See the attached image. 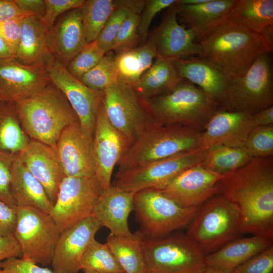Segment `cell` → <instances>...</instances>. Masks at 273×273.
<instances>
[{
  "label": "cell",
  "instance_id": "cell-1",
  "mask_svg": "<svg viewBox=\"0 0 273 273\" xmlns=\"http://www.w3.org/2000/svg\"><path fill=\"white\" fill-rule=\"evenodd\" d=\"M217 195L237 208L240 234L273 240V158H252L246 164L223 175Z\"/></svg>",
  "mask_w": 273,
  "mask_h": 273
},
{
  "label": "cell",
  "instance_id": "cell-2",
  "mask_svg": "<svg viewBox=\"0 0 273 273\" xmlns=\"http://www.w3.org/2000/svg\"><path fill=\"white\" fill-rule=\"evenodd\" d=\"M13 103L30 140L54 148L62 131L79 121L65 95L51 82L34 95Z\"/></svg>",
  "mask_w": 273,
  "mask_h": 273
},
{
  "label": "cell",
  "instance_id": "cell-3",
  "mask_svg": "<svg viewBox=\"0 0 273 273\" xmlns=\"http://www.w3.org/2000/svg\"><path fill=\"white\" fill-rule=\"evenodd\" d=\"M199 43L200 56L232 78L243 75L259 56L271 51L261 34L226 21Z\"/></svg>",
  "mask_w": 273,
  "mask_h": 273
},
{
  "label": "cell",
  "instance_id": "cell-4",
  "mask_svg": "<svg viewBox=\"0 0 273 273\" xmlns=\"http://www.w3.org/2000/svg\"><path fill=\"white\" fill-rule=\"evenodd\" d=\"M202 131L180 125L150 124L136 136L117 165V173L200 147Z\"/></svg>",
  "mask_w": 273,
  "mask_h": 273
},
{
  "label": "cell",
  "instance_id": "cell-5",
  "mask_svg": "<svg viewBox=\"0 0 273 273\" xmlns=\"http://www.w3.org/2000/svg\"><path fill=\"white\" fill-rule=\"evenodd\" d=\"M144 100L156 123L189 126L202 131L220 107L201 88L184 79L169 92Z\"/></svg>",
  "mask_w": 273,
  "mask_h": 273
},
{
  "label": "cell",
  "instance_id": "cell-6",
  "mask_svg": "<svg viewBox=\"0 0 273 273\" xmlns=\"http://www.w3.org/2000/svg\"><path fill=\"white\" fill-rule=\"evenodd\" d=\"M142 244L146 273H204L207 267L206 255L186 233L174 232L158 238L143 234Z\"/></svg>",
  "mask_w": 273,
  "mask_h": 273
},
{
  "label": "cell",
  "instance_id": "cell-7",
  "mask_svg": "<svg viewBox=\"0 0 273 273\" xmlns=\"http://www.w3.org/2000/svg\"><path fill=\"white\" fill-rule=\"evenodd\" d=\"M239 223L236 206L216 195L199 208L186 234L207 255L239 238Z\"/></svg>",
  "mask_w": 273,
  "mask_h": 273
},
{
  "label": "cell",
  "instance_id": "cell-8",
  "mask_svg": "<svg viewBox=\"0 0 273 273\" xmlns=\"http://www.w3.org/2000/svg\"><path fill=\"white\" fill-rule=\"evenodd\" d=\"M268 53L259 56L242 76L232 78L220 108L252 115L273 106V78Z\"/></svg>",
  "mask_w": 273,
  "mask_h": 273
},
{
  "label": "cell",
  "instance_id": "cell-9",
  "mask_svg": "<svg viewBox=\"0 0 273 273\" xmlns=\"http://www.w3.org/2000/svg\"><path fill=\"white\" fill-rule=\"evenodd\" d=\"M133 206L140 231L150 238L163 237L188 228L200 207H183L152 189L135 193Z\"/></svg>",
  "mask_w": 273,
  "mask_h": 273
},
{
  "label": "cell",
  "instance_id": "cell-10",
  "mask_svg": "<svg viewBox=\"0 0 273 273\" xmlns=\"http://www.w3.org/2000/svg\"><path fill=\"white\" fill-rule=\"evenodd\" d=\"M208 150L200 146L116 173L113 185L123 191L134 193L147 189L161 190L183 171L201 164L207 155Z\"/></svg>",
  "mask_w": 273,
  "mask_h": 273
},
{
  "label": "cell",
  "instance_id": "cell-11",
  "mask_svg": "<svg viewBox=\"0 0 273 273\" xmlns=\"http://www.w3.org/2000/svg\"><path fill=\"white\" fill-rule=\"evenodd\" d=\"M14 236L22 256L41 265L51 263L60 232L50 214L32 207H17Z\"/></svg>",
  "mask_w": 273,
  "mask_h": 273
},
{
  "label": "cell",
  "instance_id": "cell-12",
  "mask_svg": "<svg viewBox=\"0 0 273 273\" xmlns=\"http://www.w3.org/2000/svg\"><path fill=\"white\" fill-rule=\"evenodd\" d=\"M103 103L110 122L130 146L140 132L155 122L144 100L120 77L103 91Z\"/></svg>",
  "mask_w": 273,
  "mask_h": 273
},
{
  "label": "cell",
  "instance_id": "cell-13",
  "mask_svg": "<svg viewBox=\"0 0 273 273\" xmlns=\"http://www.w3.org/2000/svg\"><path fill=\"white\" fill-rule=\"evenodd\" d=\"M103 189L96 175L65 177L62 181L50 216L60 233L91 216Z\"/></svg>",
  "mask_w": 273,
  "mask_h": 273
},
{
  "label": "cell",
  "instance_id": "cell-14",
  "mask_svg": "<svg viewBox=\"0 0 273 273\" xmlns=\"http://www.w3.org/2000/svg\"><path fill=\"white\" fill-rule=\"evenodd\" d=\"M44 67L51 83L65 95L81 127L94 135L103 91L94 90L85 86L71 75L66 67L55 58Z\"/></svg>",
  "mask_w": 273,
  "mask_h": 273
},
{
  "label": "cell",
  "instance_id": "cell-15",
  "mask_svg": "<svg viewBox=\"0 0 273 273\" xmlns=\"http://www.w3.org/2000/svg\"><path fill=\"white\" fill-rule=\"evenodd\" d=\"M93 146L94 135L84 130L79 121L62 131L55 149L65 177L96 175Z\"/></svg>",
  "mask_w": 273,
  "mask_h": 273
},
{
  "label": "cell",
  "instance_id": "cell-16",
  "mask_svg": "<svg viewBox=\"0 0 273 273\" xmlns=\"http://www.w3.org/2000/svg\"><path fill=\"white\" fill-rule=\"evenodd\" d=\"M129 146L127 140L108 120L102 100L96 117L93 149L96 176L103 191L111 186L114 167Z\"/></svg>",
  "mask_w": 273,
  "mask_h": 273
},
{
  "label": "cell",
  "instance_id": "cell-17",
  "mask_svg": "<svg viewBox=\"0 0 273 273\" xmlns=\"http://www.w3.org/2000/svg\"><path fill=\"white\" fill-rule=\"evenodd\" d=\"M222 176L199 164L183 171L158 191L183 207H200L217 195L216 184Z\"/></svg>",
  "mask_w": 273,
  "mask_h": 273
},
{
  "label": "cell",
  "instance_id": "cell-18",
  "mask_svg": "<svg viewBox=\"0 0 273 273\" xmlns=\"http://www.w3.org/2000/svg\"><path fill=\"white\" fill-rule=\"evenodd\" d=\"M176 3L168 8L148 40L155 49L156 57L174 61L195 55L200 56L202 47L195 42V34L178 22Z\"/></svg>",
  "mask_w": 273,
  "mask_h": 273
},
{
  "label": "cell",
  "instance_id": "cell-19",
  "mask_svg": "<svg viewBox=\"0 0 273 273\" xmlns=\"http://www.w3.org/2000/svg\"><path fill=\"white\" fill-rule=\"evenodd\" d=\"M51 83L43 65H25L14 57L0 59V96L15 102L29 97Z\"/></svg>",
  "mask_w": 273,
  "mask_h": 273
},
{
  "label": "cell",
  "instance_id": "cell-20",
  "mask_svg": "<svg viewBox=\"0 0 273 273\" xmlns=\"http://www.w3.org/2000/svg\"><path fill=\"white\" fill-rule=\"evenodd\" d=\"M102 228L92 216L74 224L60 233L51 265L57 273H78L82 256Z\"/></svg>",
  "mask_w": 273,
  "mask_h": 273
},
{
  "label": "cell",
  "instance_id": "cell-21",
  "mask_svg": "<svg viewBox=\"0 0 273 273\" xmlns=\"http://www.w3.org/2000/svg\"><path fill=\"white\" fill-rule=\"evenodd\" d=\"M255 127L251 115L222 108L213 115L202 131L200 146L242 147Z\"/></svg>",
  "mask_w": 273,
  "mask_h": 273
},
{
  "label": "cell",
  "instance_id": "cell-22",
  "mask_svg": "<svg viewBox=\"0 0 273 273\" xmlns=\"http://www.w3.org/2000/svg\"><path fill=\"white\" fill-rule=\"evenodd\" d=\"M17 156L41 184L54 205L60 185L65 177L55 149L31 140L26 148Z\"/></svg>",
  "mask_w": 273,
  "mask_h": 273
},
{
  "label": "cell",
  "instance_id": "cell-23",
  "mask_svg": "<svg viewBox=\"0 0 273 273\" xmlns=\"http://www.w3.org/2000/svg\"><path fill=\"white\" fill-rule=\"evenodd\" d=\"M47 37L52 54L66 67L87 43L80 8L62 14Z\"/></svg>",
  "mask_w": 273,
  "mask_h": 273
},
{
  "label": "cell",
  "instance_id": "cell-24",
  "mask_svg": "<svg viewBox=\"0 0 273 273\" xmlns=\"http://www.w3.org/2000/svg\"><path fill=\"white\" fill-rule=\"evenodd\" d=\"M134 194L111 185L98 198L91 216L102 227L108 229L112 234L131 236L133 233L130 231L128 220L130 213L133 211Z\"/></svg>",
  "mask_w": 273,
  "mask_h": 273
},
{
  "label": "cell",
  "instance_id": "cell-25",
  "mask_svg": "<svg viewBox=\"0 0 273 273\" xmlns=\"http://www.w3.org/2000/svg\"><path fill=\"white\" fill-rule=\"evenodd\" d=\"M236 1L209 0L196 5L176 3L177 19L187 25L200 41L226 21Z\"/></svg>",
  "mask_w": 273,
  "mask_h": 273
},
{
  "label": "cell",
  "instance_id": "cell-26",
  "mask_svg": "<svg viewBox=\"0 0 273 273\" xmlns=\"http://www.w3.org/2000/svg\"><path fill=\"white\" fill-rule=\"evenodd\" d=\"M173 62L180 77L197 86L220 106L232 78L216 64L201 56L179 59Z\"/></svg>",
  "mask_w": 273,
  "mask_h": 273
},
{
  "label": "cell",
  "instance_id": "cell-27",
  "mask_svg": "<svg viewBox=\"0 0 273 273\" xmlns=\"http://www.w3.org/2000/svg\"><path fill=\"white\" fill-rule=\"evenodd\" d=\"M272 244V240L259 236L238 238L206 255V263L207 266L225 273H232L239 266Z\"/></svg>",
  "mask_w": 273,
  "mask_h": 273
},
{
  "label": "cell",
  "instance_id": "cell-28",
  "mask_svg": "<svg viewBox=\"0 0 273 273\" xmlns=\"http://www.w3.org/2000/svg\"><path fill=\"white\" fill-rule=\"evenodd\" d=\"M11 176L12 191L17 207H32L50 213L54 205L44 187L17 154L12 166Z\"/></svg>",
  "mask_w": 273,
  "mask_h": 273
},
{
  "label": "cell",
  "instance_id": "cell-29",
  "mask_svg": "<svg viewBox=\"0 0 273 273\" xmlns=\"http://www.w3.org/2000/svg\"><path fill=\"white\" fill-rule=\"evenodd\" d=\"M47 34L38 18L34 15L25 17L20 41L14 57L25 65L45 66L54 58L48 44Z\"/></svg>",
  "mask_w": 273,
  "mask_h": 273
},
{
  "label": "cell",
  "instance_id": "cell-30",
  "mask_svg": "<svg viewBox=\"0 0 273 273\" xmlns=\"http://www.w3.org/2000/svg\"><path fill=\"white\" fill-rule=\"evenodd\" d=\"M183 79L173 61L156 57L152 66L132 86L140 97L146 99L169 92Z\"/></svg>",
  "mask_w": 273,
  "mask_h": 273
},
{
  "label": "cell",
  "instance_id": "cell-31",
  "mask_svg": "<svg viewBox=\"0 0 273 273\" xmlns=\"http://www.w3.org/2000/svg\"><path fill=\"white\" fill-rule=\"evenodd\" d=\"M226 22L261 34L273 26V1L236 0Z\"/></svg>",
  "mask_w": 273,
  "mask_h": 273
},
{
  "label": "cell",
  "instance_id": "cell-32",
  "mask_svg": "<svg viewBox=\"0 0 273 273\" xmlns=\"http://www.w3.org/2000/svg\"><path fill=\"white\" fill-rule=\"evenodd\" d=\"M142 236L138 230L129 236L109 233L107 237L106 244L125 273H146Z\"/></svg>",
  "mask_w": 273,
  "mask_h": 273
},
{
  "label": "cell",
  "instance_id": "cell-33",
  "mask_svg": "<svg viewBox=\"0 0 273 273\" xmlns=\"http://www.w3.org/2000/svg\"><path fill=\"white\" fill-rule=\"evenodd\" d=\"M13 102L0 101V150L13 154L24 150L30 141Z\"/></svg>",
  "mask_w": 273,
  "mask_h": 273
},
{
  "label": "cell",
  "instance_id": "cell-34",
  "mask_svg": "<svg viewBox=\"0 0 273 273\" xmlns=\"http://www.w3.org/2000/svg\"><path fill=\"white\" fill-rule=\"evenodd\" d=\"M115 55L119 77L132 86L152 66L156 52L153 45L147 40L143 45Z\"/></svg>",
  "mask_w": 273,
  "mask_h": 273
},
{
  "label": "cell",
  "instance_id": "cell-35",
  "mask_svg": "<svg viewBox=\"0 0 273 273\" xmlns=\"http://www.w3.org/2000/svg\"><path fill=\"white\" fill-rule=\"evenodd\" d=\"M252 158L244 147L217 146L208 149L207 155L201 165L209 170L223 175L243 166Z\"/></svg>",
  "mask_w": 273,
  "mask_h": 273
},
{
  "label": "cell",
  "instance_id": "cell-36",
  "mask_svg": "<svg viewBox=\"0 0 273 273\" xmlns=\"http://www.w3.org/2000/svg\"><path fill=\"white\" fill-rule=\"evenodd\" d=\"M117 7L116 0H86L80 8L87 43L96 40Z\"/></svg>",
  "mask_w": 273,
  "mask_h": 273
},
{
  "label": "cell",
  "instance_id": "cell-37",
  "mask_svg": "<svg viewBox=\"0 0 273 273\" xmlns=\"http://www.w3.org/2000/svg\"><path fill=\"white\" fill-rule=\"evenodd\" d=\"M81 270L99 273H125L106 243L94 239L84 251L80 261Z\"/></svg>",
  "mask_w": 273,
  "mask_h": 273
},
{
  "label": "cell",
  "instance_id": "cell-38",
  "mask_svg": "<svg viewBox=\"0 0 273 273\" xmlns=\"http://www.w3.org/2000/svg\"><path fill=\"white\" fill-rule=\"evenodd\" d=\"M115 56L112 51L107 52L101 60L84 74L79 81L91 89L104 91L119 77Z\"/></svg>",
  "mask_w": 273,
  "mask_h": 273
},
{
  "label": "cell",
  "instance_id": "cell-39",
  "mask_svg": "<svg viewBox=\"0 0 273 273\" xmlns=\"http://www.w3.org/2000/svg\"><path fill=\"white\" fill-rule=\"evenodd\" d=\"M106 53L98 46L96 40L86 43L82 50L71 60L67 70L77 79L94 67Z\"/></svg>",
  "mask_w": 273,
  "mask_h": 273
},
{
  "label": "cell",
  "instance_id": "cell-40",
  "mask_svg": "<svg viewBox=\"0 0 273 273\" xmlns=\"http://www.w3.org/2000/svg\"><path fill=\"white\" fill-rule=\"evenodd\" d=\"M141 13L131 11L122 23L111 48L117 55L140 44L138 26Z\"/></svg>",
  "mask_w": 273,
  "mask_h": 273
},
{
  "label": "cell",
  "instance_id": "cell-41",
  "mask_svg": "<svg viewBox=\"0 0 273 273\" xmlns=\"http://www.w3.org/2000/svg\"><path fill=\"white\" fill-rule=\"evenodd\" d=\"M244 147L252 158L272 156L273 124L255 126L249 134Z\"/></svg>",
  "mask_w": 273,
  "mask_h": 273
},
{
  "label": "cell",
  "instance_id": "cell-42",
  "mask_svg": "<svg viewBox=\"0 0 273 273\" xmlns=\"http://www.w3.org/2000/svg\"><path fill=\"white\" fill-rule=\"evenodd\" d=\"M117 7L111 14L96 39L105 53L111 50L115 37L124 21L131 11L125 7L121 0H116Z\"/></svg>",
  "mask_w": 273,
  "mask_h": 273
},
{
  "label": "cell",
  "instance_id": "cell-43",
  "mask_svg": "<svg viewBox=\"0 0 273 273\" xmlns=\"http://www.w3.org/2000/svg\"><path fill=\"white\" fill-rule=\"evenodd\" d=\"M177 0H146L141 12L138 26L140 44L143 45L147 41L149 28L155 16L162 10L169 8Z\"/></svg>",
  "mask_w": 273,
  "mask_h": 273
},
{
  "label": "cell",
  "instance_id": "cell-44",
  "mask_svg": "<svg viewBox=\"0 0 273 273\" xmlns=\"http://www.w3.org/2000/svg\"><path fill=\"white\" fill-rule=\"evenodd\" d=\"M16 154L0 150V200L16 209L11 188V169Z\"/></svg>",
  "mask_w": 273,
  "mask_h": 273
},
{
  "label": "cell",
  "instance_id": "cell-45",
  "mask_svg": "<svg viewBox=\"0 0 273 273\" xmlns=\"http://www.w3.org/2000/svg\"><path fill=\"white\" fill-rule=\"evenodd\" d=\"M46 11L40 21L47 33L53 28L57 19L63 13L80 9L85 0H45Z\"/></svg>",
  "mask_w": 273,
  "mask_h": 273
},
{
  "label": "cell",
  "instance_id": "cell-46",
  "mask_svg": "<svg viewBox=\"0 0 273 273\" xmlns=\"http://www.w3.org/2000/svg\"><path fill=\"white\" fill-rule=\"evenodd\" d=\"M232 273H273V244L239 266Z\"/></svg>",
  "mask_w": 273,
  "mask_h": 273
},
{
  "label": "cell",
  "instance_id": "cell-47",
  "mask_svg": "<svg viewBox=\"0 0 273 273\" xmlns=\"http://www.w3.org/2000/svg\"><path fill=\"white\" fill-rule=\"evenodd\" d=\"M0 267L5 273H57L23 257L8 258L0 264Z\"/></svg>",
  "mask_w": 273,
  "mask_h": 273
},
{
  "label": "cell",
  "instance_id": "cell-48",
  "mask_svg": "<svg viewBox=\"0 0 273 273\" xmlns=\"http://www.w3.org/2000/svg\"><path fill=\"white\" fill-rule=\"evenodd\" d=\"M23 16L10 19L0 22V36L11 51L13 57L16 52L21 34Z\"/></svg>",
  "mask_w": 273,
  "mask_h": 273
},
{
  "label": "cell",
  "instance_id": "cell-49",
  "mask_svg": "<svg viewBox=\"0 0 273 273\" xmlns=\"http://www.w3.org/2000/svg\"><path fill=\"white\" fill-rule=\"evenodd\" d=\"M16 223V209L0 200V236H13Z\"/></svg>",
  "mask_w": 273,
  "mask_h": 273
},
{
  "label": "cell",
  "instance_id": "cell-50",
  "mask_svg": "<svg viewBox=\"0 0 273 273\" xmlns=\"http://www.w3.org/2000/svg\"><path fill=\"white\" fill-rule=\"evenodd\" d=\"M20 256L21 248L14 236H0V264L8 258Z\"/></svg>",
  "mask_w": 273,
  "mask_h": 273
},
{
  "label": "cell",
  "instance_id": "cell-51",
  "mask_svg": "<svg viewBox=\"0 0 273 273\" xmlns=\"http://www.w3.org/2000/svg\"><path fill=\"white\" fill-rule=\"evenodd\" d=\"M14 2L20 10L30 13L39 20L44 14L45 0H14Z\"/></svg>",
  "mask_w": 273,
  "mask_h": 273
},
{
  "label": "cell",
  "instance_id": "cell-52",
  "mask_svg": "<svg viewBox=\"0 0 273 273\" xmlns=\"http://www.w3.org/2000/svg\"><path fill=\"white\" fill-rule=\"evenodd\" d=\"M27 15H33L20 10L14 0H0V22L13 18Z\"/></svg>",
  "mask_w": 273,
  "mask_h": 273
},
{
  "label": "cell",
  "instance_id": "cell-53",
  "mask_svg": "<svg viewBox=\"0 0 273 273\" xmlns=\"http://www.w3.org/2000/svg\"><path fill=\"white\" fill-rule=\"evenodd\" d=\"M255 126L273 124V106L251 115Z\"/></svg>",
  "mask_w": 273,
  "mask_h": 273
},
{
  "label": "cell",
  "instance_id": "cell-54",
  "mask_svg": "<svg viewBox=\"0 0 273 273\" xmlns=\"http://www.w3.org/2000/svg\"><path fill=\"white\" fill-rule=\"evenodd\" d=\"M11 57H13L11 51L0 36V59Z\"/></svg>",
  "mask_w": 273,
  "mask_h": 273
},
{
  "label": "cell",
  "instance_id": "cell-55",
  "mask_svg": "<svg viewBox=\"0 0 273 273\" xmlns=\"http://www.w3.org/2000/svg\"><path fill=\"white\" fill-rule=\"evenodd\" d=\"M265 39L270 49H273V26H270L265 29L261 34Z\"/></svg>",
  "mask_w": 273,
  "mask_h": 273
},
{
  "label": "cell",
  "instance_id": "cell-56",
  "mask_svg": "<svg viewBox=\"0 0 273 273\" xmlns=\"http://www.w3.org/2000/svg\"><path fill=\"white\" fill-rule=\"evenodd\" d=\"M204 273H225L219 269L213 267L207 266Z\"/></svg>",
  "mask_w": 273,
  "mask_h": 273
},
{
  "label": "cell",
  "instance_id": "cell-57",
  "mask_svg": "<svg viewBox=\"0 0 273 273\" xmlns=\"http://www.w3.org/2000/svg\"><path fill=\"white\" fill-rule=\"evenodd\" d=\"M82 271H83V273H99V272H96V271L89 270H85V269H83V270H82Z\"/></svg>",
  "mask_w": 273,
  "mask_h": 273
},
{
  "label": "cell",
  "instance_id": "cell-58",
  "mask_svg": "<svg viewBox=\"0 0 273 273\" xmlns=\"http://www.w3.org/2000/svg\"><path fill=\"white\" fill-rule=\"evenodd\" d=\"M0 273H5V272H4L2 270V269L1 268V267H0Z\"/></svg>",
  "mask_w": 273,
  "mask_h": 273
},
{
  "label": "cell",
  "instance_id": "cell-59",
  "mask_svg": "<svg viewBox=\"0 0 273 273\" xmlns=\"http://www.w3.org/2000/svg\"><path fill=\"white\" fill-rule=\"evenodd\" d=\"M2 100H3V99H2V98L0 96V101H2ZM5 101V100H4Z\"/></svg>",
  "mask_w": 273,
  "mask_h": 273
}]
</instances>
